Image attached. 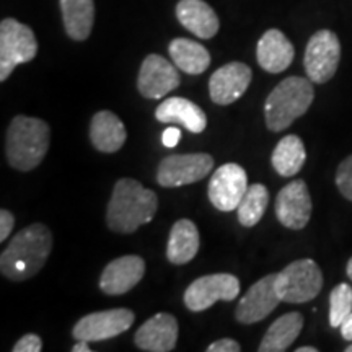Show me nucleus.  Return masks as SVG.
I'll return each instance as SVG.
<instances>
[{"instance_id":"f257e3e1","label":"nucleus","mask_w":352,"mask_h":352,"mask_svg":"<svg viewBox=\"0 0 352 352\" xmlns=\"http://www.w3.org/2000/svg\"><path fill=\"white\" fill-rule=\"evenodd\" d=\"M52 250L51 230L33 223L16 233L0 256V272L13 283L32 279L43 270Z\"/></svg>"},{"instance_id":"f03ea898","label":"nucleus","mask_w":352,"mask_h":352,"mask_svg":"<svg viewBox=\"0 0 352 352\" xmlns=\"http://www.w3.org/2000/svg\"><path fill=\"white\" fill-rule=\"evenodd\" d=\"M158 209V197L152 189L144 188L138 179L121 178L108 202L107 223L116 233H134L152 222Z\"/></svg>"},{"instance_id":"7ed1b4c3","label":"nucleus","mask_w":352,"mask_h":352,"mask_svg":"<svg viewBox=\"0 0 352 352\" xmlns=\"http://www.w3.org/2000/svg\"><path fill=\"white\" fill-rule=\"evenodd\" d=\"M50 124L39 118L15 116L7 129L6 153L8 165L19 171H32L43 164L50 151Z\"/></svg>"},{"instance_id":"20e7f679","label":"nucleus","mask_w":352,"mask_h":352,"mask_svg":"<svg viewBox=\"0 0 352 352\" xmlns=\"http://www.w3.org/2000/svg\"><path fill=\"white\" fill-rule=\"evenodd\" d=\"M310 78L287 77L267 95L264 103V120L267 129L280 132L303 116L311 107L315 90Z\"/></svg>"},{"instance_id":"39448f33","label":"nucleus","mask_w":352,"mask_h":352,"mask_svg":"<svg viewBox=\"0 0 352 352\" xmlns=\"http://www.w3.org/2000/svg\"><path fill=\"white\" fill-rule=\"evenodd\" d=\"M323 289V272L314 259H297L276 276V290L280 300L307 303Z\"/></svg>"},{"instance_id":"423d86ee","label":"nucleus","mask_w":352,"mask_h":352,"mask_svg":"<svg viewBox=\"0 0 352 352\" xmlns=\"http://www.w3.org/2000/svg\"><path fill=\"white\" fill-rule=\"evenodd\" d=\"M38 54L33 30L15 19L0 23V82H6L16 65L30 63Z\"/></svg>"},{"instance_id":"0eeeda50","label":"nucleus","mask_w":352,"mask_h":352,"mask_svg":"<svg viewBox=\"0 0 352 352\" xmlns=\"http://www.w3.org/2000/svg\"><path fill=\"white\" fill-rule=\"evenodd\" d=\"M341 43L340 38L329 30H320L308 39L303 65L307 77L314 83H327L331 80L340 67Z\"/></svg>"},{"instance_id":"6e6552de","label":"nucleus","mask_w":352,"mask_h":352,"mask_svg":"<svg viewBox=\"0 0 352 352\" xmlns=\"http://www.w3.org/2000/svg\"><path fill=\"white\" fill-rule=\"evenodd\" d=\"M214 168L209 153H175L160 162L157 183L164 188H179L201 182Z\"/></svg>"},{"instance_id":"1a4fd4ad","label":"nucleus","mask_w":352,"mask_h":352,"mask_svg":"<svg viewBox=\"0 0 352 352\" xmlns=\"http://www.w3.org/2000/svg\"><path fill=\"white\" fill-rule=\"evenodd\" d=\"M135 321L134 311L129 308H113V310L95 311L85 315L72 328L76 341H107L127 331Z\"/></svg>"},{"instance_id":"9d476101","label":"nucleus","mask_w":352,"mask_h":352,"mask_svg":"<svg viewBox=\"0 0 352 352\" xmlns=\"http://www.w3.org/2000/svg\"><path fill=\"white\" fill-rule=\"evenodd\" d=\"M240 294L239 277L227 272L202 276L192 280L184 292V305L191 311H204L215 302H232Z\"/></svg>"},{"instance_id":"9b49d317","label":"nucleus","mask_w":352,"mask_h":352,"mask_svg":"<svg viewBox=\"0 0 352 352\" xmlns=\"http://www.w3.org/2000/svg\"><path fill=\"white\" fill-rule=\"evenodd\" d=\"M246 189H248L246 171L239 164H226L219 166L210 178L208 196L215 209L232 212L239 208Z\"/></svg>"},{"instance_id":"f8f14e48","label":"nucleus","mask_w":352,"mask_h":352,"mask_svg":"<svg viewBox=\"0 0 352 352\" xmlns=\"http://www.w3.org/2000/svg\"><path fill=\"white\" fill-rule=\"evenodd\" d=\"M175 64L168 59L148 54L140 65L138 77V90L144 98L160 100L175 88L179 87V74Z\"/></svg>"},{"instance_id":"ddd939ff","label":"nucleus","mask_w":352,"mask_h":352,"mask_svg":"<svg viewBox=\"0 0 352 352\" xmlns=\"http://www.w3.org/2000/svg\"><path fill=\"white\" fill-rule=\"evenodd\" d=\"M276 217L290 230L307 227L311 217V197L303 179H294L277 192Z\"/></svg>"},{"instance_id":"4468645a","label":"nucleus","mask_w":352,"mask_h":352,"mask_svg":"<svg viewBox=\"0 0 352 352\" xmlns=\"http://www.w3.org/2000/svg\"><path fill=\"white\" fill-rule=\"evenodd\" d=\"M276 276L277 274L264 276L246 290L235 310V318L240 323L253 324L263 321L283 302L276 290Z\"/></svg>"},{"instance_id":"2eb2a0df","label":"nucleus","mask_w":352,"mask_h":352,"mask_svg":"<svg viewBox=\"0 0 352 352\" xmlns=\"http://www.w3.org/2000/svg\"><path fill=\"white\" fill-rule=\"evenodd\" d=\"M253 72L243 63H228L215 70L209 80L210 100L220 107L235 103L252 83Z\"/></svg>"},{"instance_id":"dca6fc26","label":"nucleus","mask_w":352,"mask_h":352,"mask_svg":"<svg viewBox=\"0 0 352 352\" xmlns=\"http://www.w3.org/2000/svg\"><path fill=\"white\" fill-rule=\"evenodd\" d=\"M145 274V261L138 254L113 259L100 277V289L107 296H122L138 285Z\"/></svg>"},{"instance_id":"f3484780","label":"nucleus","mask_w":352,"mask_h":352,"mask_svg":"<svg viewBox=\"0 0 352 352\" xmlns=\"http://www.w3.org/2000/svg\"><path fill=\"white\" fill-rule=\"evenodd\" d=\"M178 341V321L170 314H157L138 329L135 346L145 352H170Z\"/></svg>"},{"instance_id":"a211bd4d","label":"nucleus","mask_w":352,"mask_h":352,"mask_svg":"<svg viewBox=\"0 0 352 352\" xmlns=\"http://www.w3.org/2000/svg\"><path fill=\"white\" fill-rule=\"evenodd\" d=\"M296 50L289 38L280 30H267L259 38L256 46V59L259 67L270 74H280L290 67Z\"/></svg>"},{"instance_id":"6ab92c4d","label":"nucleus","mask_w":352,"mask_h":352,"mask_svg":"<svg viewBox=\"0 0 352 352\" xmlns=\"http://www.w3.org/2000/svg\"><path fill=\"white\" fill-rule=\"evenodd\" d=\"M155 120L164 124H182L192 134H201L208 126V118L202 108L183 96L162 101L155 109Z\"/></svg>"},{"instance_id":"aec40b11","label":"nucleus","mask_w":352,"mask_h":352,"mask_svg":"<svg viewBox=\"0 0 352 352\" xmlns=\"http://www.w3.org/2000/svg\"><path fill=\"white\" fill-rule=\"evenodd\" d=\"M176 19L197 38L210 39L219 32V16L204 0H179Z\"/></svg>"},{"instance_id":"412c9836","label":"nucleus","mask_w":352,"mask_h":352,"mask_svg":"<svg viewBox=\"0 0 352 352\" xmlns=\"http://www.w3.org/2000/svg\"><path fill=\"white\" fill-rule=\"evenodd\" d=\"M127 139L126 127L116 114L98 111L90 122V140L98 152L114 153L121 151Z\"/></svg>"},{"instance_id":"4be33fe9","label":"nucleus","mask_w":352,"mask_h":352,"mask_svg":"<svg viewBox=\"0 0 352 352\" xmlns=\"http://www.w3.org/2000/svg\"><path fill=\"white\" fill-rule=\"evenodd\" d=\"M199 245L201 239L196 223L189 219H179L170 230L166 258L171 264L183 266L195 259L199 252Z\"/></svg>"},{"instance_id":"5701e85b","label":"nucleus","mask_w":352,"mask_h":352,"mask_svg":"<svg viewBox=\"0 0 352 352\" xmlns=\"http://www.w3.org/2000/svg\"><path fill=\"white\" fill-rule=\"evenodd\" d=\"M303 328V315L298 311H290L279 316L274 323L267 328L264 334L259 352H284L287 351L294 341L297 340Z\"/></svg>"},{"instance_id":"b1692460","label":"nucleus","mask_w":352,"mask_h":352,"mask_svg":"<svg viewBox=\"0 0 352 352\" xmlns=\"http://www.w3.org/2000/svg\"><path fill=\"white\" fill-rule=\"evenodd\" d=\"M65 33L74 41H85L95 21L94 0H60Z\"/></svg>"},{"instance_id":"393cba45","label":"nucleus","mask_w":352,"mask_h":352,"mask_svg":"<svg viewBox=\"0 0 352 352\" xmlns=\"http://www.w3.org/2000/svg\"><path fill=\"white\" fill-rule=\"evenodd\" d=\"M168 52L173 64L189 76H199L210 65V54L204 46L186 38H176L170 43Z\"/></svg>"},{"instance_id":"a878e982","label":"nucleus","mask_w":352,"mask_h":352,"mask_svg":"<svg viewBox=\"0 0 352 352\" xmlns=\"http://www.w3.org/2000/svg\"><path fill=\"white\" fill-rule=\"evenodd\" d=\"M307 160V151L302 139L296 134L285 135L277 142L271 155V164L283 178L296 176L303 168Z\"/></svg>"},{"instance_id":"bb28decb","label":"nucleus","mask_w":352,"mask_h":352,"mask_svg":"<svg viewBox=\"0 0 352 352\" xmlns=\"http://www.w3.org/2000/svg\"><path fill=\"white\" fill-rule=\"evenodd\" d=\"M267 204H270V191L264 184L256 183L253 186H248L243 197H241L239 208H236L239 222L246 228L254 227L263 219Z\"/></svg>"},{"instance_id":"cd10ccee","label":"nucleus","mask_w":352,"mask_h":352,"mask_svg":"<svg viewBox=\"0 0 352 352\" xmlns=\"http://www.w3.org/2000/svg\"><path fill=\"white\" fill-rule=\"evenodd\" d=\"M352 311V287L349 284L342 283L329 294V327L341 328L342 321L351 315Z\"/></svg>"},{"instance_id":"c85d7f7f","label":"nucleus","mask_w":352,"mask_h":352,"mask_svg":"<svg viewBox=\"0 0 352 352\" xmlns=\"http://www.w3.org/2000/svg\"><path fill=\"white\" fill-rule=\"evenodd\" d=\"M336 184L341 195L352 202V155L344 158L338 166Z\"/></svg>"},{"instance_id":"c756f323","label":"nucleus","mask_w":352,"mask_h":352,"mask_svg":"<svg viewBox=\"0 0 352 352\" xmlns=\"http://www.w3.org/2000/svg\"><path fill=\"white\" fill-rule=\"evenodd\" d=\"M43 349V341L38 334L30 333L25 334L20 341H16V344L12 347L13 352H39Z\"/></svg>"},{"instance_id":"7c9ffc66","label":"nucleus","mask_w":352,"mask_h":352,"mask_svg":"<svg viewBox=\"0 0 352 352\" xmlns=\"http://www.w3.org/2000/svg\"><path fill=\"white\" fill-rule=\"evenodd\" d=\"M15 226V217L10 210H0V241H6L7 236L12 233V228Z\"/></svg>"},{"instance_id":"2f4dec72","label":"nucleus","mask_w":352,"mask_h":352,"mask_svg":"<svg viewBox=\"0 0 352 352\" xmlns=\"http://www.w3.org/2000/svg\"><path fill=\"white\" fill-rule=\"evenodd\" d=\"M241 346L235 340H230V338H223V340H219L212 342L208 347V352H240Z\"/></svg>"},{"instance_id":"473e14b6","label":"nucleus","mask_w":352,"mask_h":352,"mask_svg":"<svg viewBox=\"0 0 352 352\" xmlns=\"http://www.w3.org/2000/svg\"><path fill=\"white\" fill-rule=\"evenodd\" d=\"M179 139H182V131L178 127H168L164 134H162V142H164L165 147L173 148L178 145Z\"/></svg>"},{"instance_id":"72a5a7b5","label":"nucleus","mask_w":352,"mask_h":352,"mask_svg":"<svg viewBox=\"0 0 352 352\" xmlns=\"http://www.w3.org/2000/svg\"><path fill=\"white\" fill-rule=\"evenodd\" d=\"M341 336L344 338L346 341H351L352 342V311H351V315L347 316L344 321H342V324H341Z\"/></svg>"},{"instance_id":"f704fd0d","label":"nucleus","mask_w":352,"mask_h":352,"mask_svg":"<svg viewBox=\"0 0 352 352\" xmlns=\"http://www.w3.org/2000/svg\"><path fill=\"white\" fill-rule=\"evenodd\" d=\"M74 352H90V346H88L87 341H77L76 346H72Z\"/></svg>"},{"instance_id":"c9c22d12","label":"nucleus","mask_w":352,"mask_h":352,"mask_svg":"<svg viewBox=\"0 0 352 352\" xmlns=\"http://www.w3.org/2000/svg\"><path fill=\"white\" fill-rule=\"evenodd\" d=\"M297 352H318V349H316V347L305 346V347H298Z\"/></svg>"},{"instance_id":"e433bc0d","label":"nucleus","mask_w":352,"mask_h":352,"mask_svg":"<svg viewBox=\"0 0 352 352\" xmlns=\"http://www.w3.org/2000/svg\"><path fill=\"white\" fill-rule=\"evenodd\" d=\"M346 272H347V277L352 280V258L347 261V266H346Z\"/></svg>"},{"instance_id":"4c0bfd02","label":"nucleus","mask_w":352,"mask_h":352,"mask_svg":"<svg viewBox=\"0 0 352 352\" xmlns=\"http://www.w3.org/2000/svg\"><path fill=\"white\" fill-rule=\"evenodd\" d=\"M346 352H352V344L346 347Z\"/></svg>"}]
</instances>
